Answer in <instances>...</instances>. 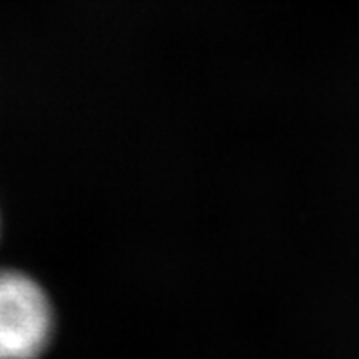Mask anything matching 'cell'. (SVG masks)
I'll return each instance as SVG.
<instances>
[{
    "instance_id": "1",
    "label": "cell",
    "mask_w": 359,
    "mask_h": 359,
    "mask_svg": "<svg viewBox=\"0 0 359 359\" xmlns=\"http://www.w3.org/2000/svg\"><path fill=\"white\" fill-rule=\"evenodd\" d=\"M48 295L22 271L0 269V359H39L50 344Z\"/></svg>"
}]
</instances>
